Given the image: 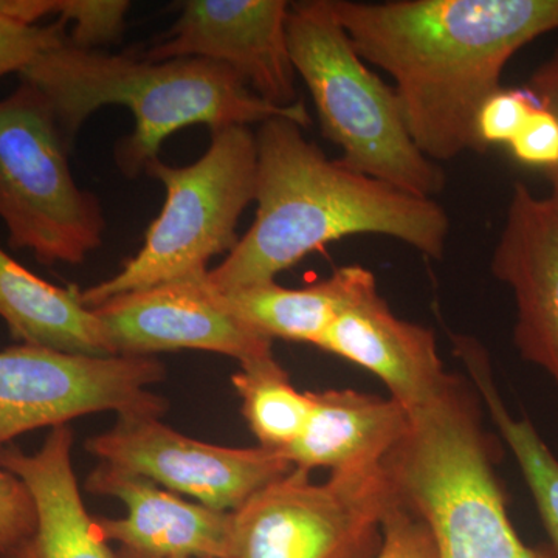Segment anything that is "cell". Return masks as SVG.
<instances>
[{
	"label": "cell",
	"mask_w": 558,
	"mask_h": 558,
	"mask_svg": "<svg viewBox=\"0 0 558 558\" xmlns=\"http://www.w3.org/2000/svg\"><path fill=\"white\" fill-rule=\"evenodd\" d=\"M242 400V414L267 450L282 453L300 438L311 416L310 391L300 392L277 362L244 366L231 377Z\"/></svg>",
	"instance_id": "21"
},
{
	"label": "cell",
	"mask_w": 558,
	"mask_h": 558,
	"mask_svg": "<svg viewBox=\"0 0 558 558\" xmlns=\"http://www.w3.org/2000/svg\"><path fill=\"white\" fill-rule=\"evenodd\" d=\"M359 57L395 80L403 119L432 161L483 154L476 119L502 70L557 31L558 0H329Z\"/></svg>",
	"instance_id": "1"
},
{
	"label": "cell",
	"mask_w": 558,
	"mask_h": 558,
	"mask_svg": "<svg viewBox=\"0 0 558 558\" xmlns=\"http://www.w3.org/2000/svg\"><path fill=\"white\" fill-rule=\"evenodd\" d=\"M490 271L512 290L521 359L548 373L558 389V209L549 197L513 185Z\"/></svg>",
	"instance_id": "13"
},
{
	"label": "cell",
	"mask_w": 558,
	"mask_h": 558,
	"mask_svg": "<svg viewBox=\"0 0 558 558\" xmlns=\"http://www.w3.org/2000/svg\"><path fill=\"white\" fill-rule=\"evenodd\" d=\"M256 138L248 126L211 131L209 148L186 167L150 161L145 174L163 183V208L137 255L116 277L81 290L95 310L113 296L204 277L209 259L236 247L238 223L255 202Z\"/></svg>",
	"instance_id": "6"
},
{
	"label": "cell",
	"mask_w": 558,
	"mask_h": 558,
	"mask_svg": "<svg viewBox=\"0 0 558 558\" xmlns=\"http://www.w3.org/2000/svg\"><path fill=\"white\" fill-rule=\"evenodd\" d=\"M92 311L119 355L202 349L236 359L241 368L275 359L271 340L234 318L205 275L123 293Z\"/></svg>",
	"instance_id": "12"
},
{
	"label": "cell",
	"mask_w": 558,
	"mask_h": 558,
	"mask_svg": "<svg viewBox=\"0 0 558 558\" xmlns=\"http://www.w3.org/2000/svg\"><path fill=\"white\" fill-rule=\"evenodd\" d=\"M68 22L28 25L0 14V78L20 73L43 51L60 46L69 38Z\"/></svg>",
	"instance_id": "23"
},
{
	"label": "cell",
	"mask_w": 558,
	"mask_h": 558,
	"mask_svg": "<svg viewBox=\"0 0 558 558\" xmlns=\"http://www.w3.org/2000/svg\"><path fill=\"white\" fill-rule=\"evenodd\" d=\"M307 470L264 487L231 512L227 558H377L396 488L384 464L333 472L314 484Z\"/></svg>",
	"instance_id": "8"
},
{
	"label": "cell",
	"mask_w": 558,
	"mask_h": 558,
	"mask_svg": "<svg viewBox=\"0 0 558 558\" xmlns=\"http://www.w3.org/2000/svg\"><path fill=\"white\" fill-rule=\"evenodd\" d=\"M310 396L306 427L281 453L293 468L330 473L377 468L409 427V411L392 398L349 388L310 391Z\"/></svg>",
	"instance_id": "17"
},
{
	"label": "cell",
	"mask_w": 558,
	"mask_h": 558,
	"mask_svg": "<svg viewBox=\"0 0 558 558\" xmlns=\"http://www.w3.org/2000/svg\"><path fill=\"white\" fill-rule=\"evenodd\" d=\"M546 172H548L550 191H553V193H550L549 199L554 205H556V208L558 209V168H554V170Z\"/></svg>",
	"instance_id": "29"
},
{
	"label": "cell",
	"mask_w": 558,
	"mask_h": 558,
	"mask_svg": "<svg viewBox=\"0 0 558 558\" xmlns=\"http://www.w3.org/2000/svg\"><path fill=\"white\" fill-rule=\"evenodd\" d=\"M368 271L363 266H343L306 288H282L271 281L231 292H213L234 318L260 336L318 348Z\"/></svg>",
	"instance_id": "19"
},
{
	"label": "cell",
	"mask_w": 558,
	"mask_h": 558,
	"mask_svg": "<svg viewBox=\"0 0 558 558\" xmlns=\"http://www.w3.org/2000/svg\"><path fill=\"white\" fill-rule=\"evenodd\" d=\"M84 449L102 464L189 495L220 512L241 509L293 470L278 451L213 446L150 416H119L112 429L87 440Z\"/></svg>",
	"instance_id": "10"
},
{
	"label": "cell",
	"mask_w": 558,
	"mask_h": 558,
	"mask_svg": "<svg viewBox=\"0 0 558 558\" xmlns=\"http://www.w3.org/2000/svg\"><path fill=\"white\" fill-rule=\"evenodd\" d=\"M481 399L449 374L409 411L405 435L384 461L400 499L427 523L438 558H542L510 521L495 464L498 440L484 429Z\"/></svg>",
	"instance_id": "4"
},
{
	"label": "cell",
	"mask_w": 558,
	"mask_h": 558,
	"mask_svg": "<svg viewBox=\"0 0 558 558\" xmlns=\"http://www.w3.org/2000/svg\"><path fill=\"white\" fill-rule=\"evenodd\" d=\"M318 348L379 377L387 385L389 398L407 411L427 402L449 379L435 332L396 317L381 299L371 270Z\"/></svg>",
	"instance_id": "14"
},
{
	"label": "cell",
	"mask_w": 558,
	"mask_h": 558,
	"mask_svg": "<svg viewBox=\"0 0 558 558\" xmlns=\"http://www.w3.org/2000/svg\"><path fill=\"white\" fill-rule=\"evenodd\" d=\"M95 495L119 498L124 519L98 517L106 542L148 558H227L231 512L193 505L157 487L153 481L112 465H97L86 483Z\"/></svg>",
	"instance_id": "15"
},
{
	"label": "cell",
	"mask_w": 558,
	"mask_h": 558,
	"mask_svg": "<svg viewBox=\"0 0 558 558\" xmlns=\"http://www.w3.org/2000/svg\"><path fill=\"white\" fill-rule=\"evenodd\" d=\"M527 90L534 95L539 108L548 110L558 121V50L535 70Z\"/></svg>",
	"instance_id": "28"
},
{
	"label": "cell",
	"mask_w": 558,
	"mask_h": 558,
	"mask_svg": "<svg viewBox=\"0 0 558 558\" xmlns=\"http://www.w3.org/2000/svg\"><path fill=\"white\" fill-rule=\"evenodd\" d=\"M49 102L70 149L92 113L123 106L134 116V132L116 149L117 165L128 178L159 159L165 140L193 124L209 131L286 117L303 130L312 119L303 100L278 108L218 62L201 58L148 61L137 51L112 54L73 46L69 38L43 51L20 73Z\"/></svg>",
	"instance_id": "3"
},
{
	"label": "cell",
	"mask_w": 558,
	"mask_h": 558,
	"mask_svg": "<svg viewBox=\"0 0 558 558\" xmlns=\"http://www.w3.org/2000/svg\"><path fill=\"white\" fill-rule=\"evenodd\" d=\"M0 318L11 339L69 354H116L101 322L81 299L78 286L50 284L0 248Z\"/></svg>",
	"instance_id": "18"
},
{
	"label": "cell",
	"mask_w": 558,
	"mask_h": 558,
	"mask_svg": "<svg viewBox=\"0 0 558 558\" xmlns=\"http://www.w3.org/2000/svg\"><path fill=\"white\" fill-rule=\"evenodd\" d=\"M36 523L31 490L16 475L0 468V557L31 538Z\"/></svg>",
	"instance_id": "26"
},
{
	"label": "cell",
	"mask_w": 558,
	"mask_h": 558,
	"mask_svg": "<svg viewBox=\"0 0 558 558\" xmlns=\"http://www.w3.org/2000/svg\"><path fill=\"white\" fill-rule=\"evenodd\" d=\"M49 102L22 83L0 100V219L13 250L40 264H81L106 230L100 199L80 189Z\"/></svg>",
	"instance_id": "7"
},
{
	"label": "cell",
	"mask_w": 558,
	"mask_h": 558,
	"mask_svg": "<svg viewBox=\"0 0 558 558\" xmlns=\"http://www.w3.org/2000/svg\"><path fill=\"white\" fill-rule=\"evenodd\" d=\"M130 9L128 0H54L53 16L72 22L73 46L98 50L121 39Z\"/></svg>",
	"instance_id": "22"
},
{
	"label": "cell",
	"mask_w": 558,
	"mask_h": 558,
	"mask_svg": "<svg viewBox=\"0 0 558 558\" xmlns=\"http://www.w3.org/2000/svg\"><path fill=\"white\" fill-rule=\"evenodd\" d=\"M289 11L286 0H186L170 31L137 53L154 62H218L264 101L289 108L300 101L289 49Z\"/></svg>",
	"instance_id": "11"
},
{
	"label": "cell",
	"mask_w": 558,
	"mask_h": 558,
	"mask_svg": "<svg viewBox=\"0 0 558 558\" xmlns=\"http://www.w3.org/2000/svg\"><path fill=\"white\" fill-rule=\"evenodd\" d=\"M377 558H438L427 523L399 495L385 515L384 546Z\"/></svg>",
	"instance_id": "25"
},
{
	"label": "cell",
	"mask_w": 558,
	"mask_h": 558,
	"mask_svg": "<svg viewBox=\"0 0 558 558\" xmlns=\"http://www.w3.org/2000/svg\"><path fill=\"white\" fill-rule=\"evenodd\" d=\"M509 146L521 163L546 171L558 168V121L548 110L535 108Z\"/></svg>",
	"instance_id": "27"
},
{
	"label": "cell",
	"mask_w": 558,
	"mask_h": 558,
	"mask_svg": "<svg viewBox=\"0 0 558 558\" xmlns=\"http://www.w3.org/2000/svg\"><path fill=\"white\" fill-rule=\"evenodd\" d=\"M73 439L69 425H58L35 453L0 449V468L28 487L38 515L32 537L0 558H116L97 519L84 508L73 472Z\"/></svg>",
	"instance_id": "16"
},
{
	"label": "cell",
	"mask_w": 558,
	"mask_h": 558,
	"mask_svg": "<svg viewBox=\"0 0 558 558\" xmlns=\"http://www.w3.org/2000/svg\"><path fill=\"white\" fill-rule=\"evenodd\" d=\"M450 339L454 355L468 371L470 384L486 403L488 416L519 462L558 558V459L532 422L526 417L513 416L506 407L495 384L486 348L464 333L450 332Z\"/></svg>",
	"instance_id": "20"
},
{
	"label": "cell",
	"mask_w": 558,
	"mask_h": 558,
	"mask_svg": "<svg viewBox=\"0 0 558 558\" xmlns=\"http://www.w3.org/2000/svg\"><path fill=\"white\" fill-rule=\"evenodd\" d=\"M116 558H148V557L137 556V554L128 553V550H124V549H117Z\"/></svg>",
	"instance_id": "30"
},
{
	"label": "cell",
	"mask_w": 558,
	"mask_h": 558,
	"mask_svg": "<svg viewBox=\"0 0 558 558\" xmlns=\"http://www.w3.org/2000/svg\"><path fill=\"white\" fill-rule=\"evenodd\" d=\"M255 220L205 282L215 292L275 281L314 252L352 234H381L432 259L446 256L450 219L418 197L330 160L286 117L259 124Z\"/></svg>",
	"instance_id": "2"
},
{
	"label": "cell",
	"mask_w": 558,
	"mask_h": 558,
	"mask_svg": "<svg viewBox=\"0 0 558 558\" xmlns=\"http://www.w3.org/2000/svg\"><path fill=\"white\" fill-rule=\"evenodd\" d=\"M539 108L527 89H499L481 106L476 135L486 153L492 145H510L526 123L532 110Z\"/></svg>",
	"instance_id": "24"
},
{
	"label": "cell",
	"mask_w": 558,
	"mask_h": 558,
	"mask_svg": "<svg viewBox=\"0 0 558 558\" xmlns=\"http://www.w3.org/2000/svg\"><path fill=\"white\" fill-rule=\"evenodd\" d=\"M154 355L69 354L16 344L0 351V449L25 433L68 425L98 411L160 417L167 400L148 387L165 379Z\"/></svg>",
	"instance_id": "9"
},
{
	"label": "cell",
	"mask_w": 558,
	"mask_h": 558,
	"mask_svg": "<svg viewBox=\"0 0 558 558\" xmlns=\"http://www.w3.org/2000/svg\"><path fill=\"white\" fill-rule=\"evenodd\" d=\"M288 38L293 68L341 163L414 196L442 193L446 172L417 148L395 87L359 57L329 0L290 3Z\"/></svg>",
	"instance_id": "5"
}]
</instances>
